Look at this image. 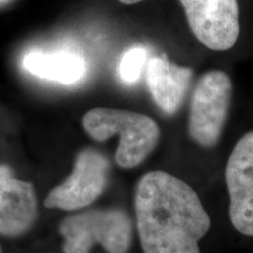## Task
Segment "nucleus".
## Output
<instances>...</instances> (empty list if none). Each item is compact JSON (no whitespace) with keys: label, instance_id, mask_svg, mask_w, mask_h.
I'll use <instances>...</instances> for the list:
<instances>
[{"label":"nucleus","instance_id":"1","mask_svg":"<svg viewBox=\"0 0 253 253\" xmlns=\"http://www.w3.org/2000/svg\"><path fill=\"white\" fill-rule=\"evenodd\" d=\"M135 212L143 253H201L199 242L211 226L195 190L166 171L138 181Z\"/></svg>","mask_w":253,"mask_h":253},{"label":"nucleus","instance_id":"2","mask_svg":"<svg viewBox=\"0 0 253 253\" xmlns=\"http://www.w3.org/2000/svg\"><path fill=\"white\" fill-rule=\"evenodd\" d=\"M82 126L91 138L99 142L119 135L115 161L125 169H131L143 162L161 137L160 126L153 119L130 110L94 108L84 115Z\"/></svg>","mask_w":253,"mask_h":253},{"label":"nucleus","instance_id":"3","mask_svg":"<svg viewBox=\"0 0 253 253\" xmlns=\"http://www.w3.org/2000/svg\"><path fill=\"white\" fill-rule=\"evenodd\" d=\"M65 253H89L101 245L107 253H128L132 245V220L121 209L90 210L65 218L59 226Z\"/></svg>","mask_w":253,"mask_h":253},{"label":"nucleus","instance_id":"4","mask_svg":"<svg viewBox=\"0 0 253 253\" xmlns=\"http://www.w3.org/2000/svg\"><path fill=\"white\" fill-rule=\"evenodd\" d=\"M232 82L226 73L210 71L199 79L190 103L188 132L203 148L218 144L229 116Z\"/></svg>","mask_w":253,"mask_h":253},{"label":"nucleus","instance_id":"5","mask_svg":"<svg viewBox=\"0 0 253 253\" xmlns=\"http://www.w3.org/2000/svg\"><path fill=\"white\" fill-rule=\"evenodd\" d=\"M109 171L108 158L100 151H80L71 176L49 192L45 199V207L68 211L88 207L103 194Z\"/></svg>","mask_w":253,"mask_h":253},{"label":"nucleus","instance_id":"6","mask_svg":"<svg viewBox=\"0 0 253 253\" xmlns=\"http://www.w3.org/2000/svg\"><path fill=\"white\" fill-rule=\"evenodd\" d=\"M190 30L199 42L212 50H227L239 37L237 0H179Z\"/></svg>","mask_w":253,"mask_h":253},{"label":"nucleus","instance_id":"7","mask_svg":"<svg viewBox=\"0 0 253 253\" xmlns=\"http://www.w3.org/2000/svg\"><path fill=\"white\" fill-rule=\"evenodd\" d=\"M225 182L231 223L242 235L253 237V131L233 148L226 163Z\"/></svg>","mask_w":253,"mask_h":253},{"label":"nucleus","instance_id":"8","mask_svg":"<svg viewBox=\"0 0 253 253\" xmlns=\"http://www.w3.org/2000/svg\"><path fill=\"white\" fill-rule=\"evenodd\" d=\"M37 214L33 185L15 178L7 166H0V235H23L33 225Z\"/></svg>","mask_w":253,"mask_h":253},{"label":"nucleus","instance_id":"9","mask_svg":"<svg viewBox=\"0 0 253 253\" xmlns=\"http://www.w3.org/2000/svg\"><path fill=\"white\" fill-rule=\"evenodd\" d=\"M147 84L156 106L167 115H173L182 106L192 71L170 61L166 55L154 56L145 67Z\"/></svg>","mask_w":253,"mask_h":253},{"label":"nucleus","instance_id":"10","mask_svg":"<svg viewBox=\"0 0 253 253\" xmlns=\"http://www.w3.org/2000/svg\"><path fill=\"white\" fill-rule=\"evenodd\" d=\"M23 66L34 77L62 84H75L87 73L84 59L69 52H31L24 58Z\"/></svg>","mask_w":253,"mask_h":253},{"label":"nucleus","instance_id":"11","mask_svg":"<svg viewBox=\"0 0 253 253\" xmlns=\"http://www.w3.org/2000/svg\"><path fill=\"white\" fill-rule=\"evenodd\" d=\"M147 66V50L143 47H132L122 55L119 73L126 84H135L141 78L142 71Z\"/></svg>","mask_w":253,"mask_h":253},{"label":"nucleus","instance_id":"12","mask_svg":"<svg viewBox=\"0 0 253 253\" xmlns=\"http://www.w3.org/2000/svg\"><path fill=\"white\" fill-rule=\"evenodd\" d=\"M119 1L125 5H134V4H137V2L143 1V0H119Z\"/></svg>","mask_w":253,"mask_h":253},{"label":"nucleus","instance_id":"13","mask_svg":"<svg viewBox=\"0 0 253 253\" xmlns=\"http://www.w3.org/2000/svg\"><path fill=\"white\" fill-rule=\"evenodd\" d=\"M0 253H2V251H1V246H0Z\"/></svg>","mask_w":253,"mask_h":253}]
</instances>
